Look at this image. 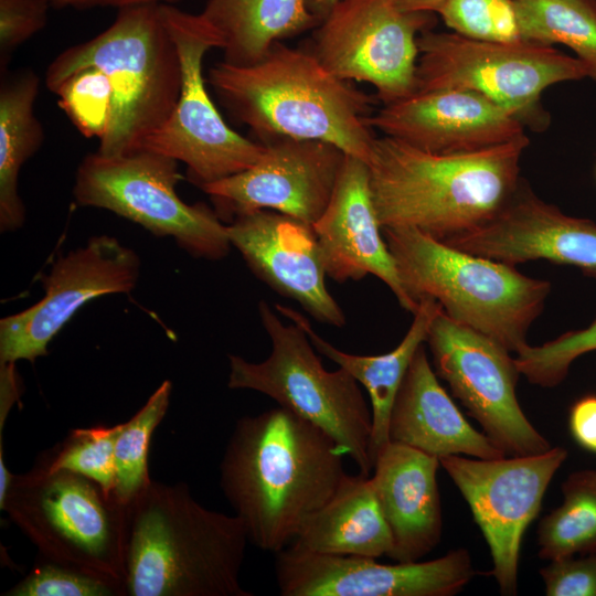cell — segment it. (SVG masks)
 <instances>
[{
    "label": "cell",
    "mask_w": 596,
    "mask_h": 596,
    "mask_svg": "<svg viewBox=\"0 0 596 596\" xmlns=\"http://www.w3.org/2000/svg\"><path fill=\"white\" fill-rule=\"evenodd\" d=\"M444 243L513 266L536 259L570 265L596 279V223L563 213L523 180L491 221Z\"/></svg>",
    "instance_id": "cell-20"
},
{
    "label": "cell",
    "mask_w": 596,
    "mask_h": 596,
    "mask_svg": "<svg viewBox=\"0 0 596 596\" xmlns=\"http://www.w3.org/2000/svg\"><path fill=\"white\" fill-rule=\"evenodd\" d=\"M166 25L181 63V91L168 119L148 135L138 150L170 157L187 167L188 179L199 188L242 172L255 164L265 145L233 130L212 100L203 75L207 51L222 47L217 32L200 13L161 4Z\"/></svg>",
    "instance_id": "cell-11"
},
{
    "label": "cell",
    "mask_w": 596,
    "mask_h": 596,
    "mask_svg": "<svg viewBox=\"0 0 596 596\" xmlns=\"http://www.w3.org/2000/svg\"><path fill=\"white\" fill-rule=\"evenodd\" d=\"M262 324L272 343L262 362L230 354L227 386L267 395L327 433L370 476L372 456V411L358 381L344 369L327 371L315 353L306 331L297 323H284L264 300L258 304Z\"/></svg>",
    "instance_id": "cell-8"
},
{
    "label": "cell",
    "mask_w": 596,
    "mask_h": 596,
    "mask_svg": "<svg viewBox=\"0 0 596 596\" xmlns=\"http://www.w3.org/2000/svg\"><path fill=\"white\" fill-rule=\"evenodd\" d=\"M390 441L418 449L438 459L451 455L496 459L507 456L475 429L438 382L422 344L394 400Z\"/></svg>",
    "instance_id": "cell-23"
},
{
    "label": "cell",
    "mask_w": 596,
    "mask_h": 596,
    "mask_svg": "<svg viewBox=\"0 0 596 596\" xmlns=\"http://www.w3.org/2000/svg\"><path fill=\"white\" fill-rule=\"evenodd\" d=\"M372 129L432 153L488 149L525 137V126L469 89L417 91L366 118Z\"/></svg>",
    "instance_id": "cell-18"
},
{
    "label": "cell",
    "mask_w": 596,
    "mask_h": 596,
    "mask_svg": "<svg viewBox=\"0 0 596 596\" xmlns=\"http://www.w3.org/2000/svg\"><path fill=\"white\" fill-rule=\"evenodd\" d=\"M96 67L113 87V114L97 151L120 156L172 113L181 91V63L161 4L118 10L113 23L88 41L62 51L47 66L44 83L53 94L74 73Z\"/></svg>",
    "instance_id": "cell-5"
},
{
    "label": "cell",
    "mask_w": 596,
    "mask_h": 596,
    "mask_svg": "<svg viewBox=\"0 0 596 596\" xmlns=\"http://www.w3.org/2000/svg\"><path fill=\"white\" fill-rule=\"evenodd\" d=\"M540 575L547 596H596V554L550 561Z\"/></svg>",
    "instance_id": "cell-37"
},
{
    "label": "cell",
    "mask_w": 596,
    "mask_h": 596,
    "mask_svg": "<svg viewBox=\"0 0 596 596\" xmlns=\"http://www.w3.org/2000/svg\"><path fill=\"white\" fill-rule=\"evenodd\" d=\"M475 574L466 549L425 562L382 564L373 557L321 554L289 545L275 558L283 596H453Z\"/></svg>",
    "instance_id": "cell-17"
},
{
    "label": "cell",
    "mask_w": 596,
    "mask_h": 596,
    "mask_svg": "<svg viewBox=\"0 0 596 596\" xmlns=\"http://www.w3.org/2000/svg\"><path fill=\"white\" fill-rule=\"evenodd\" d=\"M121 429L123 423L73 429L42 461L50 470L83 475L111 496L116 486L115 445Z\"/></svg>",
    "instance_id": "cell-31"
},
{
    "label": "cell",
    "mask_w": 596,
    "mask_h": 596,
    "mask_svg": "<svg viewBox=\"0 0 596 596\" xmlns=\"http://www.w3.org/2000/svg\"><path fill=\"white\" fill-rule=\"evenodd\" d=\"M436 375L507 456L549 450L515 394L520 372L510 351L490 337L449 318L443 309L426 339Z\"/></svg>",
    "instance_id": "cell-13"
},
{
    "label": "cell",
    "mask_w": 596,
    "mask_h": 596,
    "mask_svg": "<svg viewBox=\"0 0 596 596\" xmlns=\"http://www.w3.org/2000/svg\"><path fill=\"white\" fill-rule=\"evenodd\" d=\"M178 161L137 150L120 156L98 151L77 167V205L98 207L132 221L158 237H172L191 256L219 260L232 247L226 225L204 203L188 204L177 193Z\"/></svg>",
    "instance_id": "cell-10"
},
{
    "label": "cell",
    "mask_w": 596,
    "mask_h": 596,
    "mask_svg": "<svg viewBox=\"0 0 596 596\" xmlns=\"http://www.w3.org/2000/svg\"><path fill=\"white\" fill-rule=\"evenodd\" d=\"M437 13L453 32L468 39L505 44L526 41L514 0H445Z\"/></svg>",
    "instance_id": "cell-33"
},
{
    "label": "cell",
    "mask_w": 596,
    "mask_h": 596,
    "mask_svg": "<svg viewBox=\"0 0 596 596\" xmlns=\"http://www.w3.org/2000/svg\"><path fill=\"white\" fill-rule=\"evenodd\" d=\"M275 309L300 326L319 353L348 371L366 389L372 411V456L375 461L376 455L390 443L389 422L396 394L417 349L426 342L429 327L441 310L440 305L432 298L421 299L405 337L395 349L380 355L343 352L320 337L300 312L278 304H275Z\"/></svg>",
    "instance_id": "cell-24"
},
{
    "label": "cell",
    "mask_w": 596,
    "mask_h": 596,
    "mask_svg": "<svg viewBox=\"0 0 596 596\" xmlns=\"http://www.w3.org/2000/svg\"><path fill=\"white\" fill-rule=\"evenodd\" d=\"M138 254L116 237L97 235L61 255L42 278L44 297L0 321V365L33 362L86 302L108 294L130 292L139 278Z\"/></svg>",
    "instance_id": "cell-15"
},
{
    "label": "cell",
    "mask_w": 596,
    "mask_h": 596,
    "mask_svg": "<svg viewBox=\"0 0 596 596\" xmlns=\"http://www.w3.org/2000/svg\"><path fill=\"white\" fill-rule=\"evenodd\" d=\"M200 14L221 38L223 61L240 66L320 23L305 0H207Z\"/></svg>",
    "instance_id": "cell-26"
},
{
    "label": "cell",
    "mask_w": 596,
    "mask_h": 596,
    "mask_svg": "<svg viewBox=\"0 0 596 596\" xmlns=\"http://www.w3.org/2000/svg\"><path fill=\"white\" fill-rule=\"evenodd\" d=\"M307 9L320 22L330 10L342 0H305Z\"/></svg>",
    "instance_id": "cell-41"
},
{
    "label": "cell",
    "mask_w": 596,
    "mask_h": 596,
    "mask_svg": "<svg viewBox=\"0 0 596 596\" xmlns=\"http://www.w3.org/2000/svg\"><path fill=\"white\" fill-rule=\"evenodd\" d=\"M290 545L321 554L387 556L392 534L371 477L345 473L333 496L305 521Z\"/></svg>",
    "instance_id": "cell-25"
},
{
    "label": "cell",
    "mask_w": 596,
    "mask_h": 596,
    "mask_svg": "<svg viewBox=\"0 0 596 596\" xmlns=\"http://www.w3.org/2000/svg\"><path fill=\"white\" fill-rule=\"evenodd\" d=\"M439 466L437 457L394 441L375 457L371 480L392 534L387 556L395 562L419 561L440 541Z\"/></svg>",
    "instance_id": "cell-22"
},
{
    "label": "cell",
    "mask_w": 596,
    "mask_h": 596,
    "mask_svg": "<svg viewBox=\"0 0 596 596\" xmlns=\"http://www.w3.org/2000/svg\"><path fill=\"white\" fill-rule=\"evenodd\" d=\"M344 454L321 428L281 406L241 417L220 465L224 497L249 542L277 553L336 492Z\"/></svg>",
    "instance_id": "cell-1"
},
{
    "label": "cell",
    "mask_w": 596,
    "mask_h": 596,
    "mask_svg": "<svg viewBox=\"0 0 596 596\" xmlns=\"http://www.w3.org/2000/svg\"><path fill=\"white\" fill-rule=\"evenodd\" d=\"M562 503L538 526L539 557L596 554V469H581L561 486Z\"/></svg>",
    "instance_id": "cell-28"
},
{
    "label": "cell",
    "mask_w": 596,
    "mask_h": 596,
    "mask_svg": "<svg viewBox=\"0 0 596 596\" xmlns=\"http://www.w3.org/2000/svg\"><path fill=\"white\" fill-rule=\"evenodd\" d=\"M6 596H123L126 587L116 582L44 561L34 566Z\"/></svg>",
    "instance_id": "cell-35"
},
{
    "label": "cell",
    "mask_w": 596,
    "mask_h": 596,
    "mask_svg": "<svg viewBox=\"0 0 596 596\" xmlns=\"http://www.w3.org/2000/svg\"><path fill=\"white\" fill-rule=\"evenodd\" d=\"M568 428L582 448L596 454V394L584 395L572 404Z\"/></svg>",
    "instance_id": "cell-38"
},
{
    "label": "cell",
    "mask_w": 596,
    "mask_h": 596,
    "mask_svg": "<svg viewBox=\"0 0 596 596\" xmlns=\"http://www.w3.org/2000/svg\"><path fill=\"white\" fill-rule=\"evenodd\" d=\"M172 384L164 381L146 404L126 423L115 445V497L123 504L130 502L151 482L148 453L151 436L163 419L170 403Z\"/></svg>",
    "instance_id": "cell-30"
},
{
    "label": "cell",
    "mask_w": 596,
    "mask_h": 596,
    "mask_svg": "<svg viewBox=\"0 0 596 596\" xmlns=\"http://www.w3.org/2000/svg\"><path fill=\"white\" fill-rule=\"evenodd\" d=\"M529 143L525 136L472 152L432 153L376 137L368 167L381 227H413L444 242L485 225L518 190Z\"/></svg>",
    "instance_id": "cell-2"
},
{
    "label": "cell",
    "mask_w": 596,
    "mask_h": 596,
    "mask_svg": "<svg viewBox=\"0 0 596 596\" xmlns=\"http://www.w3.org/2000/svg\"><path fill=\"white\" fill-rule=\"evenodd\" d=\"M312 227L328 277L345 283L371 274L391 289L403 309L417 310L384 240L363 160L345 156L332 196Z\"/></svg>",
    "instance_id": "cell-21"
},
{
    "label": "cell",
    "mask_w": 596,
    "mask_h": 596,
    "mask_svg": "<svg viewBox=\"0 0 596 596\" xmlns=\"http://www.w3.org/2000/svg\"><path fill=\"white\" fill-rule=\"evenodd\" d=\"M206 82L262 143L276 138L320 140L366 164L370 160L376 137L366 118L373 98L332 75L309 50L276 42L257 63H216Z\"/></svg>",
    "instance_id": "cell-3"
},
{
    "label": "cell",
    "mask_w": 596,
    "mask_h": 596,
    "mask_svg": "<svg viewBox=\"0 0 596 596\" xmlns=\"http://www.w3.org/2000/svg\"><path fill=\"white\" fill-rule=\"evenodd\" d=\"M596 351V318L586 328L567 331L541 345L525 344L515 352L520 374L541 387H554L581 355Z\"/></svg>",
    "instance_id": "cell-34"
},
{
    "label": "cell",
    "mask_w": 596,
    "mask_h": 596,
    "mask_svg": "<svg viewBox=\"0 0 596 596\" xmlns=\"http://www.w3.org/2000/svg\"><path fill=\"white\" fill-rule=\"evenodd\" d=\"M563 447L496 459L451 455L439 459L472 513L490 550L491 575L502 595H517L523 534L541 510L545 491L567 458Z\"/></svg>",
    "instance_id": "cell-14"
},
{
    "label": "cell",
    "mask_w": 596,
    "mask_h": 596,
    "mask_svg": "<svg viewBox=\"0 0 596 596\" xmlns=\"http://www.w3.org/2000/svg\"><path fill=\"white\" fill-rule=\"evenodd\" d=\"M228 238L252 273L273 290L300 305L318 321L341 328L345 315L329 292L311 224L258 210L226 224Z\"/></svg>",
    "instance_id": "cell-19"
},
{
    "label": "cell",
    "mask_w": 596,
    "mask_h": 596,
    "mask_svg": "<svg viewBox=\"0 0 596 596\" xmlns=\"http://www.w3.org/2000/svg\"><path fill=\"white\" fill-rule=\"evenodd\" d=\"M445 0H395L396 6L406 12L437 13Z\"/></svg>",
    "instance_id": "cell-40"
},
{
    "label": "cell",
    "mask_w": 596,
    "mask_h": 596,
    "mask_svg": "<svg viewBox=\"0 0 596 596\" xmlns=\"http://www.w3.org/2000/svg\"><path fill=\"white\" fill-rule=\"evenodd\" d=\"M40 79L31 70L1 73L0 84V230L22 227L25 207L18 193L22 166L40 149L43 127L34 104Z\"/></svg>",
    "instance_id": "cell-27"
},
{
    "label": "cell",
    "mask_w": 596,
    "mask_h": 596,
    "mask_svg": "<svg viewBox=\"0 0 596 596\" xmlns=\"http://www.w3.org/2000/svg\"><path fill=\"white\" fill-rule=\"evenodd\" d=\"M249 542L235 514L199 503L183 482L153 481L128 505V596H252L240 573Z\"/></svg>",
    "instance_id": "cell-4"
},
{
    "label": "cell",
    "mask_w": 596,
    "mask_h": 596,
    "mask_svg": "<svg viewBox=\"0 0 596 596\" xmlns=\"http://www.w3.org/2000/svg\"><path fill=\"white\" fill-rule=\"evenodd\" d=\"M57 105L86 138L100 141L113 114V87L105 73L86 67L66 78L54 93Z\"/></svg>",
    "instance_id": "cell-32"
},
{
    "label": "cell",
    "mask_w": 596,
    "mask_h": 596,
    "mask_svg": "<svg viewBox=\"0 0 596 596\" xmlns=\"http://www.w3.org/2000/svg\"><path fill=\"white\" fill-rule=\"evenodd\" d=\"M54 9L89 10L115 8L117 10L145 4H177L187 0H47Z\"/></svg>",
    "instance_id": "cell-39"
},
{
    "label": "cell",
    "mask_w": 596,
    "mask_h": 596,
    "mask_svg": "<svg viewBox=\"0 0 596 596\" xmlns=\"http://www.w3.org/2000/svg\"><path fill=\"white\" fill-rule=\"evenodd\" d=\"M47 0H0V72L13 53L47 23Z\"/></svg>",
    "instance_id": "cell-36"
},
{
    "label": "cell",
    "mask_w": 596,
    "mask_h": 596,
    "mask_svg": "<svg viewBox=\"0 0 596 596\" xmlns=\"http://www.w3.org/2000/svg\"><path fill=\"white\" fill-rule=\"evenodd\" d=\"M435 22L395 0H342L313 29L309 51L336 77L372 85L386 105L416 92L417 39Z\"/></svg>",
    "instance_id": "cell-12"
},
{
    "label": "cell",
    "mask_w": 596,
    "mask_h": 596,
    "mask_svg": "<svg viewBox=\"0 0 596 596\" xmlns=\"http://www.w3.org/2000/svg\"><path fill=\"white\" fill-rule=\"evenodd\" d=\"M524 40L574 51L596 82V0H514Z\"/></svg>",
    "instance_id": "cell-29"
},
{
    "label": "cell",
    "mask_w": 596,
    "mask_h": 596,
    "mask_svg": "<svg viewBox=\"0 0 596 596\" xmlns=\"http://www.w3.org/2000/svg\"><path fill=\"white\" fill-rule=\"evenodd\" d=\"M402 286L418 305L436 300L453 320L499 342L510 352L526 334L551 291L545 279L515 266L458 249L413 227H382Z\"/></svg>",
    "instance_id": "cell-6"
},
{
    "label": "cell",
    "mask_w": 596,
    "mask_h": 596,
    "mask_svg": "<svg viewBox=\"0 0 596 596\" xmlns=\"http://www.w3.org/2000/svg\"><path fill=\"white\" fill-rule=\"evenodd\" d=\"M416 92L461 88L481 94L540 131L550 123L543 92L587 77L585 65L554 47L532 41L505 44L432 29L417 39Z\"/></svg>",
    "instance_id": "cell-9"
},
{
    "label": "cell",
    "mask_w": 596,
    "mask_h": 596,
    "mask_svg": "<svg viewBox=\"0 0 596 596\" xmlns=\"http://www.w3.org/2000/svg\"><path fill=\"white\" fill-rule=\"evenodd\" d=\"M264 145L255 164L200 189L222 221L272 210L312 225L332 196L347 155L320 140L276 138Z\"/></svg>",
    "instance_id": "cell-16"
},
{
    "label": "cell",
    "mask_w": 596,
    "mask_h": 596,
    "mask_svg": "<svg viewBox=\"0 0 596 596\" xmlns=\"http://www.w3.org/2000/svg\"><path fill=\"white\" fill-rule=\"evenodd\" d=\"M0 508L42 560L126 587L128 505L94 480L50 470L40 460L30 471L12 475Z\"/></svg>",
    "instance_id": "cell-7"
}]
</instances>
